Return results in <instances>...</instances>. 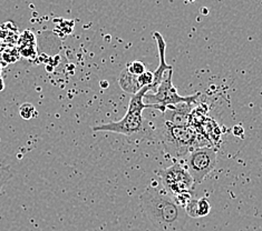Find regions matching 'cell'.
<instances>
[{
    "label": "cell",
    "mask_w": 262,
    "mask_h": 231,
    "mask_svg": "<svg viewBox=\"0 0 262 231\" xmlns=\"http://www.w3.org/2000/svg\"><path fill=\"white\" fill-rule=\"evenodd\" d=\"M158 174L161 178L164 190L173 199L185 195V193H191L194 181H193L188 170L185 169V167L179 160L166 169L159 170Z\"/></svg>",
    "instance_id": "8992f818"
},
{
    "label": "cell",
    "mask_w": 262,
    "mask_h": 231,
    "mask_svg": "<svg viewBox=\"0 0 262 231\" xmlns=\"http://www.w3.org/2000/svg\"><path fill=\"white\" fill-rule=\"evenodd\" d=\"M151 87H145L130 98L127 111L121 120L97 124L93 127V131H107V133L120 134L124 136H135L146 133V126L142 112L145 108H152L151 105L144 102V97Z\"/></svg>",
    "instance_id": "3957f363"
},
{
    "label": "cell",
    "mask_w": 262,
    "mask_h": 231,
    "mask_svg": "<svg viewBox=\"0 0 262 231\" xmlns=\"http://www.w3.org/2000/svg\"><path fill=\"white\" fill-rule=\"evenodd\" d=\"M125 69L134 76H141L146 71V67L142 61H132L126 66Z\"/></svg>",
    "instance_id": "9c48e42d"
},
{
    "label": "cell",
    "mask_w": 262,
    "mask_h": 231,
    "mask_svg": "<svg viewBox=\"0 0 262 231\" xmlns=\"http://www.w3.org/2000/svg\"><path fill=\"white\" fill-rule=\"evenodd\" d=\"M19 115H20V117L23 118V119L29 120V119H32V118L36 117L37 111H36L35 107H34V106H33L32 104L26 102V104H23V105L20 106V108H19Z\"/></svg>",
    "instance_id": "ba28073f"
},
{
    "label": "cell",
    "mask_w": 262,
    "mask_h": 231,
    "mask_svg": "<svg viewBox=\"0 0 262 231\" xmlns=\"http://www.w3.org/2000/svg\"><path fill=\"white\" fill-rule=\"evenodd\" d=\"M172 78L173 70L167 71L165 73L163 81L159 86L157 92L153 93V95L152 93H146L144 97V99L148 101V105L152 106L153 109H158L163 112V114L170 107H177V106L182 104H193L200 96V93L190 97L180 96L176 87L173 86Z\"/></svg>",
    "instance_id": "277c9868"
},
{
    "label": "cell",
    "mask_w": 262,
    "mask_h": 231,
    "mask_svg": "<svg viewBox=\"0 0 262 231\" xmlns=\"http://www.w3.org/2000/svg\"><path fill=\"white\" fill-rule=\"evenodd\" d=\"M159 137L164 150L176 159H182L194 149L208 147V139L190 124L167 121L160 129Z\"/></svg>",
    "instance_id": "7a4b0ae2"
},
{
    "label": "cell",
    "mask_w": 262,
    "mask_h": 231,
    "mask_svg": "<svg viewBox=\"0 0 262 231\" xmlns=\"http://www.w3.org/2000/svg\"><path fill=\"white\" fill-rule=\"evenodd\" d=\"M146 217L160 230H172L185 221V210L164 190L148 188L142 197Z\"/></svg>",
    "instance_id": "6da1fadb"
},
{
    "label": "cell",
    "mask_w": 262,
    "mask_h": 231,
    "mask_svg": "<svg viewBox=\"0 0 262 231\" xmlns=\"http://www.w3.org/2000/svg\"><path fill=\"white\" fill-rule=\"evenodd\" d=\"M185 214L191 218H201L210 214L211 206L207 198L191 199L184 207Z\"/></svg>",
    "instance_id": "52a82bcc"
},
{
    "label": "cell",
    "mask_w": 262,
    "mask_h": 231,
    "mask_svg": "<svg viewBox=\"0 0 262 231\" xmlns=\"http://www.w3.org/2000/svg\"><path fill=\"white\" fill-rule=\"evenodd\" d=\"M216 150L211 146L198 148L182 158V164L194 184H201L216 165ZM181 160V159H180Z\"/></svg>",
    "instance_id": "5b68a950"
}]
</instances>
